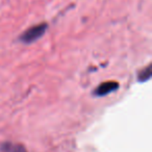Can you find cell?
Masks as SVG:
<instances>
[{
	"label": "cell",
	"mask_w": 152,
	"mask_h": 152,
	"mask_svg": "<svg viewBox=\"0 0 152 152\" xmlns=\"http://www.w3.org/2000/svg\"><path fill=\"white\" fill-rule=\"evenodd\" d=\"M47 24L45 23H41L38 24V25L32 26L29 29L23 32V34L21 36V41H23L24 43H31L34 41H37L45 34Z\"/></svg>",
	"instance_id": "obj_1"
},
{
	"label": "cell",
	"mask_w": 152,
	"mask_h": 152,
	"mask_svg": "<svg viewBox=\"0 0 152 152\" xmlns=\"http://www.w3.org/2000/svg\"><path fill=\"white\" fill-rule=\"evenodd\" d=\"M118 83H101L97 89L95 90V95L97 96H105L112 92L116 91L118 89Z\"/></svg>",
	"instance_id": "obj_2"
},
{
	"label": "cell",
	"mask_w": 152,
	"mask_h": 152,
	"mask_svg": "<svg viewBox=\"0 0 152 152\" xmlns=\"http://www.w3.org/2000/svg\"><path fill=\"white\" fill-rule=\"evenodd\" d=\"M1 152H26V150L20 144L4 143L1 146Z\"/></svg>",
	"instance_id": "obj_3"
},
{
	"label": "cell",
	"mask_w": 152,
	"mask_h": 152,
	"mask_svg": "<svg viewBox=\"0 0 152 152\" xmlns=\"http://www.w3.org/2000/svg\"><path fill=\"white\" fill-rule=\"evenodd\" d=\"M150 75H151V68H150V66H149V67L145 68V69L142 70L139 73V80L146 81L147 79L150 78Z\"/></svg>",
	"instance_id": "obj_4"
}]
</instances>
